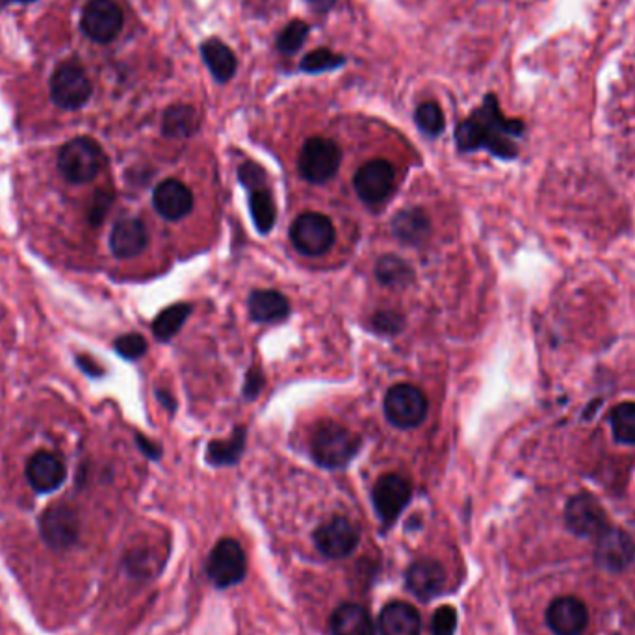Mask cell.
<instances>
[{"instance_id": "obj_1", "label": "cell", "mask_w": 635, "mask_h": 635, "mask_svg": "<svg viewBox=\"0 0 635 635\" xmlns=\"http://www.w3.org/2000/svg\"><path fill=\"white\" fill-rule=\"evenodd\" d=\"M522 132L524 123L504 116L496 97L487 95L481 108L457 125L455 142L465 153L487 149L498 158L511 160L519 153L513 138L522 136Z\"/></svg>"}, {"instance_id": "obj_2", "label": "cell", "mask_w": 635, "mask_h": 635, "mask_svg": "<svg viewBox=\"0 0 635 635\" xmlns=\"http://www.w3.org/2000/svg\"><path fill=\"white\" fill-rule=\"evenodd\" d=\"M361 437L338 422H324L311 439L312 459L324 468H342L361 450Z\"/></svg>"}, {"instance_id": "obj_3", "label": "cell", "mask_w": 635, "mask_h": 635, "mask_svg": "<svg viewBox=\"0 0 635 635\" xmlns=\"http://www.w3.org/2000/svg\"><path fill=\"white\" fill-rule=\"evenodd\" d=\"M104 166L101 145L88 136H80L65 143L58 155V169L73 184L93 181Z\"/></svg>"}, {"instance_id": "obj_4", "label": "cell", "mask_w": 635, "mask_h": 635, "mask_svg": "<svg viewBox=\"0 0 635 635\" xmlns=\"http://www.w3.org/2000/svg\"><path fill=\"white\" fill-rule=\"evenodd\" d=\"M383 409L394 428L415 429L424 424L429 403L426 394L415 385L398 383L387 392Z\"/></svg>"}, {"instance_id": "obj_5", "label": "cell", "mask_w": 635, "mask_h": 635, "mask_svg": "<svg viewBox=\"0 0 635 635\" xmlns=\"http://www.w3.org/2000/svg\"><path fill=\"white\" fill-rule=\"evenodd\" d=\"M342 162V151L337 142L329 138H309L299 153L298 168L301 177L312 184H325L337 175Z\"/></svg>"}, {"instance_id": "obj_6", "label": "cell", "mask_w": 635, "mask_h": 635, "mask_svg": "<svg viewBox=\"0 0 635 635\" xmlns=\"http://www.w3.org/2000/svg\"><path fill=\"white\" fill-rule=\"evenodd\" d=\"M292 246L305 257L325 255L337 240L333 221L320 212H305L292 223Z\"/></svg>"}, {"instance_id": "obj_7", "label": "cell", "mask_w": 635, "mask_h": 635, "mask_svg": "<svg viewBox=\"0 0 635 635\" xmlns=\"http://www.w3.org/2000/svg\"><path fill=\"white\" fill-rule=\"evenodd\" d=\"M51 97L64 110H78L90 101L91 82L88 73L77 60H67L54 69Z\"/></svg>"}, {"instance_id": "obj_8", "label": "cell", "mask_w": 635, "mask_h": 635, "mask_svg": "<svg viewBox=\"0 0 635 635\" xmlns=\"http://www.w3.org/2000/svg\"><path fill=\"white\" fill-rule=\"evenodd\" d=\"M207 572L210 582L220 589L244 582L247 574L244 548L234 539H221L208 556Z\"/></svg>"}, {"instance_id": "obj_9", "label": "cell", "mask_w": 635, "mask_h": 635, "mask_svg": "<svg viewBox=\"0 0 635 635\" xmlns=\"http://www.w3.org/2000/svg\"><path fill=\"white\" fill-rule=\"evenodd\" d=\"M413 487L400 474H385L376 481L372 491V504L376 515L385 526H392L403 509L411 502Z\"/></svg>"}, {"instance_id": "obj_10", "label": "cell", "mask_w": 635, "mask_h": 635, "mask_svg": "<svg viewBox=\"0 0 635 635\" xmlns=\"http://www.w3.org/2000/svg\"><path fill=\"white\" fill-rule=\"evenodd\" d=\"M394 182V166L385 158H376L357 169L353 177V188L366 205H379L392 194Z\"/></svg>"}, {"instance_id": "obj_11", "label": "cell", "mask_w": 635, "mask_h": 635, "mask_svg": "<svg viewBox=\"0 0 635 635\" xmlns=\"http://www.w3.org/2000/svg\"><path fill=\"white\" fill-rule=\"evenodd\" d=\"M565 522L574 535L585 539H597L600 533L610 528L604 507L600 506V502L591 494L572 496L565 507Z\"/></svg>"}, {"instance_id": "obj_12", "label": "cell", "mask_w": 635, "mask_h": 635, "mask_svg": "<svg viewBox=\"0 0 635 635\" xmlns=\"http://www.w3.org/2000/svg\"><path fill=\"white\" fill-rule=\"evenodd\" d=\"M80 26L93 41L110 43L123 28V12L114 0H90L82 10Z\"/></svg>"}, {"instance_id": "obj_13", "label": "cell", "mask_w": 635, "mask_h": 635, "mask_svg": "<svg viewBox=\"0 0 635 635\" xmlns=\"http://www.w3.org/2000/svg\"><path fill=\"white\" fill-rule=\"evenodd\" d=\"M314 545L329 559H344L359 546V532L344 517H333L314 532Z\"/></svg>"}, {"instance_id": "obj_14", "label": "cell", "mask_w": 635, "mask_h": 635, "mask_svg": "<svg viewBox=\"0 0 635 635\" xmlns=\"http://www.w3.org/2000/svg\"><path fill=\"white\" fill-rule=\"evenodd\" d=\"M41 539L54 550H67L77 543V513L65 504L51 506L39 519Z\"/></svg>"}, {"instance_id": "obj_15", "label": "cell", "mask_w": 635, "mask_h": 635, "mask_svg": "<svg viewBox=\"0 0 635 635\" xmlns=\"http://www.w3.org/2000/svg\"><path fill=\"white\" fill-rule=\"evenodd\" d=\"M597 563L606 571L617 572L626 569L635 558L634 539L617 528H608L597 537Z\"/></svg>"}, {"instance_id": "obj_16", "label": "cell", "mask_w": 635, "mask_h": 635, "mask_svg": "<svg viewBox=\"0 0 635 635\" xmlns=\"http://www.w3.org/2000/svg\"><path fill=\"white\" fill-rule=\"evenodd\" d=\"M546 624L556 635H582L589 624V611L578 598L559 597L546 610Z\"/></svg>"}, {"instance_id": "obj_17", "label": "cell", "mask_w": 635, "mask_h": 635, "mask_svg": "<svg viewBox=\"0 0 635 635\" xmlns=\"http://www.w3.org/2000/svg\"><path fill=\"white\" fill-rule=\"evenodd\" d=\"M405 582H407V589L418 600L429 602L441 595L446 585V571L437 559H416L415 563H411V567L407 569Z\"/></svg>"}, {"instance_id": "obj_18", "label": "cell", "mask_w": 635, "mask_h": 635, "mask_svg": "<svg viewBox=\"0 0 635 635\" xmlns=\"http://www.w3.org/2000/svg\"><path fill=\"white\" fill-rule=\"evenodd\" d=\"M67 476L65 463L52 452H38L32 455L26 463V480L36 493H52Z\"/></svg>"}, {"instance_id": "obj_19", "label": "cell", "mask_w": 635, "mask_h": 635, "mask_svg": "<svg viewBox=\"0 0 635 635\" xmlns=\"http://www.w3.org/2000/svg\"><path fill=\"white\" fill-rule=\"evenodd\" d=\"M153 207L164 220L177 221L188 216L194 208L192 190L177 179L162 181L155 188Z\"/></svg>"}, {"instance_id": "obj_20", "label": "cell", "mask_w": 635, "mask_h": 635, "mask_svg": "<svg viewBox=\"0 0 635 635\" xmlns=\"http://www.w3.org/2000/svg\"><path fill=\"white\" fill-rule=\"evenodd\" d=\"M377 630L381 635H420L422 619L411 604L394 600L379 613Z\"/></svg>"}, {"instance_id": "obj_21", "label": "cell", "mask_w": 635, "mask_h": 635, "mask_svg": "<svg viewBox=\"0 0 635 635\" xmlns=\"http://www.w3.org/2000/svg\"><path fill=\"white\" fill-rule=\"evenodd\" d=\"M149 234L142 220L125 218L117 221L110 234V247L117 259H132L143 253L147 247Z\"/></svg>"}, {"instance_id": "obj_22", "label": "cell", "mask_w": 635, "mask_h": 635, "mask_svg": "<svg viewBox=\"0 0 635 635\" xmlns=\"http://www.w3.org/2000/svg\"><path fill=\"white\" fill-rule=\"evenodd\" d=\"M390 229L402 244L420 246L431 233V220L424 208H403L390 221Z\"/></svg>"}, {"instance_id": "obj_23", "label": "cell", "mask_w": 635, "mask_h": 635, "mask_svg": "<svg viewBox=\"0 0 635 635\" xmlns=\"http://www.w3.org/2000/svg\"><path fill=\"white\" fill-rule=\"evenodd\" d=\"M333 635H376L372 615L361 604H342L329 619Z\"/></svg>"}, {"instance_id": "obj_24", "label": "cell", "mask_w": 635, "mask_h": 635, "mask_svg": "<svg viewBox=\"0 0 635 635\" xmlns=\"http://www.w3.org/2000/svg\"><path fill=\"white\" fill-rule=\"evenodd\" d=\"M249 314L255 322L273 324L283 322L290 314V301L275 290H257L249 296L247 301Z\"/></svg>"}, {"instance_id": "obj_25", "label": "cell", "mask_w": 635, "mask_h": 635, "mask_svg": "<svg viewBox=\"0 0 635 635\" xmlns=\"http://www.w3.org/2000/svg\"><path fill=\"white\" fill-rule=\"evenodd\" d=\"M201 56L207 64L208 71L212 73V77L216 78L218 82H229L236 73V56H234L233 49L227 47L221 39L212 38L207 39L203 45H201Z\"/></svg>"}, {"instance_id": "obj_26", "label": "cell", "mask_w": 635, "mask_h": 635, "mask_svg": "<svg viewBox=\"0 0 635 635\" xmlns=\"http://www.w3.org/2000/svg\"><path fill=\"white\" fill-rule=\"evenodd\" d=\"M199 129V117L194 106L188 104H175L169 106L162 119V132L164 136L173 140L190 138Z\"/></svg>"}, {"instance_id": "obj_27", "label": "cell", "mask_w": 635, "mask_h": 635, "mask_svg": "<svg viewBox=\"0 0 635 635\" xmlns=\"http://www.w3.org/2000/svg\"><path fill=\"white\" fill-rule=\"evenodd\" d=\"M247 429L238 426L234 429L233 435L225 441H212L208 444L207 459L214 467H231L240 461L246 448Z\"/></svg>"}, {"instance_id": "obj_28", "label": "cell", "mask_w": 635, "mask_h": 635, "mask_svg": "<svg viewBox=\"0 0 635 635\" xmlns=\"http://www.w3.org/2000/svg\"><path fill=\"white\" fill-rule=\"evenodd\" d=\"M374 272H376L377 281L390 288H403V286L411 285V281L415 279L413 268L396 255H383L377 260Z\"/></svg>"}, {"instance_id": "obj_29", "label": "cell", "mask_w": 635, "mask_h": 635, "mask_svg": "<svg viewBox=\"0 0 635 635\" xmlns=\"http://www.w3.org/2000/svg\"><path fill=\"white\" fill-rule=\"evenodd\" d=\"M249 210H251V218L257 231L262 234L270 233L277 220V210H275L272 194L266 186L249 192Z\"/></svg>"}, {"instance_id": "obj_30", "label": "cell", "mask_w": 635, "mask_h": 635, "mask_svg": "<svg viewBox=\"0 0 635 635\" xmlns=\"http://www.w3.org/2000/svg\"><path fill=\"white\" fill-rule=\"evenodd\" d=\"M194 307L190 303H177L171 305L166 311L160 312L153 322V333L160 342H168L181 331L182 325L192 314Z\"/></svg>"}, {"instance_id": "obj_31", "label": "cell", "mask_w": 635, "mask_h": 635, "mask_svg": "<svg viewBox=\"0 0 635 635\" xmlns=\"http://www.w3.org/2000/svg\"><path fill=\"white\" fill-rule=\"evenodd\" d=\"M613 437L623 444H635V403L626 402L613 407L610 415Z\"/></svg>"}, {"instance_id": "obj_32", "label": "cell", "mask_w": 635, "mask_h": 635, "mask_svg": "<svg viewBox=\"0 0 635 635\" xmlns=\"http://www.w3.org/2000/svg\"><path fill=\"white\" fill-rule=\"evenodd\" d=\"M415 121L418 129L422 130L424 134L431 136V138L441 136L442 132H444V127H446L444 112H442L441 106L433 103V101L422 103L416 108Z\"/></svg>"}, {"instance_id": "obj_33", "label": "cell", "mask_w": 635, "mask_h": 635, "mask_svg": "<svg viewBox=\"0 0 635 635\" xmlns=\"http://www.w3.org/2000/svg\"><path fill=\"white\" fill-rule=\"evenodd\" d=\"M346 64V58L342 54L329 51V49H318L312 51L303 58L301 62V71L305 73H324V71H333Z\"/></svg>"}, {"instance_id": "obj_34", "label": "cell", "mask_w": 635, "mask_h": 635, "mask_svg": "<svg viewBox=\"0 0 635 635\" xmlns=\"http://www.w3.org/2000/svg\"><path fill=\"white\" fill-rule=\"evenodd\" d=\"M309 36V25L305 21H292L283 28V32L277 38V49L283 54H294L301 49L305 39Z\"/></svg>"}, {"instance_id": "obj_35", "label": "cell", "mask_w": 635, "mask_h": 635, "mask_svg": "<svg viewBox=\"0 0 635 635\" xmlns=\"http://www.w3.org/2000/svg\"><path fill=\"white\" fill-rule=\"evenodd\" d=\"M117 353L127 359V361H138L142 359L147 351V342L142 335H136V333H130V335H123L116 340L114 344Z\"/></svg>"}, {"instance_id": "obj_36", "label": "cell", "mask_w": 635, "mask_h": 635, "mask_svg": "<svg viewBox=\"0 0 635 635\" xmlns=\"http://www.w3.org/2000/svg\"><path fill=\"white\" fill-rule=\"evenodd\" d=\"M457 630V611L452 606H441L431 617V634L454 635Z\"/></svg>"}, {"instance_id": "obj_37", "label": "cell", "mask_w": 635, "mask_h": 635, "mask_svg": "<svg viewBox=\"0 0 635 635\" xmlns=\"http://www.w3.org/2000/svg\"><path fill=\"white\" fill-rule=\"evenodd\" d=\"M112 203H114V192L112 190H99L97 194L93 195L90 208H88V221L93 227L103 223L108 210L112 207Z\"/></svg>"}, {"instance_id": "obj_38", "label": "cell", "mask_w": 635, "mask_h": 635, "mask_svg": "<svg viewBox=\"0 0 635 635\" xmlns=\"http://www.w3.org/2000/svg\"><path fill=\"white\" fill-rule=\"evenodd\" d=\"M405 325L402 314L394 311H379L372 316V327L383 335H398Z\"/></svg>"}, {"instance_id": "obj_39", "label": "cell", "mask_w": 635, "mask_h": 635, "mask_svg": "<svg viewBox=\"0 0 635 635\" xmlns=\"http://www.w3.org/2000/svg\"><path fill=\"white\" fill-rule=\"evenodd\" d=\"M238 179H240L242 186L246 188L247 192L266 186V173L255 162H244L238 169Z\"/></svg>"}, {"instance_id": "obj_40", "label": "cell", "mask_w": 635, "mask_h": 635, "mask_svg": "<svg viewBox=\"0 0 635 635\" xmlns=\"http://www.w3.org/2000/svg\"><path fill=\"white\" fill-rule=\"evenodd\" d=\"M262 389H264V376H262L260 368H251L246 374L244 396H246L247 400H255V398H259Z\"/></svg>"}, {"instance_id": "obj_41", "label": "cell", "mask_w": 635, "mask_h": 635, "mask_svg": "<svg viewBox=\"0 0 635 635\" xmlns=\"http://www.w3.org/2000/svg\"><path fill=\"white\" fill-rule=\"evenodd\" d=\"M136 442H138V446H140V450H142L143 455H147L149 459H160V455H162V448H160L155 441H149L147 437L138 435V437H136Z\"/></svg>"}, {"instance_id": "obj_42", "label": "cell", "mask_w": 635, "mask_h": 635, "mask_svg": "<svg viewBox=\"0 0 635 635\" xmlns=\"http://www.w3.org/2000/svg\"><path fill=\"white\" fill-rule=\"evenodd\" d=\"M77 363L90 377H101L104 374L103 368L95 363L91 357H88V355H78Z\"/></svg>"}, {"instance_id": "obj_43", "label": "cell", "mask_w": 635, "mask_h": 635, "mask_svg": "<svg viewBox=\"0 0 635 635\" xmlns=\"http://www.w3.org/2000/svg\"><path fill=\"white\" fill-rule=\"evenodd\" d=\"M307 2L314 12L322 13V15L329 12L337 4V0H307Z\"/></svg>"}, {"instance_id": "obj_44", "label": "cell", "mask_w": 635, "mask_h": 635, "mask_svg": "<svg viewBox=\"0 0 635 635\" xmlns=\"http://www.w3.org/2000/svg\"><path fill=\"white\" fill-rule=\"evenodd\" d=\"M156 396H158V400H160V402L166 405V409H169V411H175V402H173V398L169 396V392H166V390H158V392H156Z\"/></svg>"}, {"instance_id": "obj_45", "label": "cell", "mask_w": 635, "mask_h": 635, "mask_svg": "<svg viewBox=\"0 0 635 635\" xmlns=\"http://www.w3.org/2000/svg\"><path fill=\"white\" fill-rule=\"evenodd\" d=\"M15 2H34V0H15Z\"/></svg>"}]
</instances>
